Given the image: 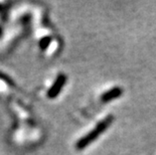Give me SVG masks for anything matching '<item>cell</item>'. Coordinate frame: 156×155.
<instances>
[{
  "label": "cell",
  "mask_w": 156,
  "mask_h": 155,
  "mask_svg": "<svg viewBox=\"0 0 156 155\" xmlns=\"http://www.w3.org/2000/svg\"><path fill=\"white\" fill-rule=\"evenodd\" d=\"M114 121V116L113 115H109L105 118V119L101 120L99 123L96 125V127L92 131H90L87 135L83 136L81 139H79L76 143V149L77 150H83L86 147H88L92 142H94L95 140L98 139V137L101 134L108 129V127L113 123Z\"/></svg>",
  "instance_id": "1"
},
{
  "label": "cell",
  "mask_w": 156,
  "mask_h": 155,
  "mask_svg": "<svg viewBox=\"0 0 156 155\" xmlns=\"http://www.w3.org/2000/svg\"><path fill=\"white\" fill-rule=\"evenodd\" d=\"M66 83H67V76L65 74H59L58 77H56L55 81L54 82V84L51 88L48 89L46 96H48V99H55L58 96V94L61 93L62 88L65 87Z\"/></svg>",
  "instance_id": "2"
},
{
  "label": "cell",
  "mask_w": 156,
  "mask_h": 155,
  "mask_svg": "<svg viewBox=\"0 0 156 155\" xmlns=\"http://www.w3.org/2000/svg\"><path fill=\"white\" fill-rule=\"evenodd\" d=\"M123 94V89L121 87H114L110 89L109 91L105 92L104 94L101 96V101L103 103H109L113 100L120 98Z\"/></svg>",
  "instance_id": "3"
},
{
  "label": "cell",
  "mask_w": 156,
  "mask_h": 155,
  "mask_svg": "<svg viewBox=\"0 0 156 155\" xmlns=\"http://www.w3.org/2000/svg\"><path fill=\"white\" fill-rule=\"evenodd\" d=\"M51 41H52V37H51V36H49V35L44 36V37H41V41H39L38 47H39V48H41L42 51H46V49L48 48L49 44H51Z\"/></svg>",
  "instance_id": "4"
},
{
  "label": "cell",
  "mask_w": 156,
  "mask_h": 155,
  "mask_svg": "<svg viewBox=\"0 0 156 155\" xmlns=\"http://www.w3.org/2000/svg\"><path fill=\"white\" fill-rule=\"evenodd\" d=\"M0 80L2 82H4L5 84H7L8 86H10V87H14L15 86L14 81H13L7 74H5V72H0Z\"/></svg>",
  "instance_id": "5"
},
{
  "label": "cell",
  "mask_w": 156,
  "mask_h": 155,
  "mask_svg": "<svg viewBox=\"0 0 156 155\" xmlns=\"http://www.w3.org/2000/svg\"><path fill=\"white\" fill-rule=\"evenodd\" d=\"M5 10V8H4V6H3L1 3H0V12H2V11H4Z\"/></svg>",
  "instance_id": "6"
},
{
  "label": "cell",
  "mask_w": 156,
  "mask_h": 155,
  "mask_svg": "<svg viewBox=\"0 0 156 155\" xmlns=\"http://www.w3.org/2000/svg\"><path fill=\"white\" fill-rule=\"evenodd\" d=\"M2 34H3V28H2V26L0 25V37L2 36Z\"/></svg>",
  "instance_id": "7"
}]
</instances>
